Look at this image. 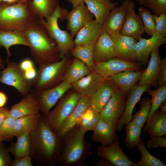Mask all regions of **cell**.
Returning <instances> with one entry per match:
<instances>
[{
  "label": "cell",
  "mask_w": 166,
  "mask_h": 166,
  "mask_svg": "<svg viewBox=\"0 0 166 166\" xmlns=\"http://www.w3.org/2000/svg\"><path fill=\"white\" fill-rule=\"evenodd\" d=\"M114 57V47L112 39L109 35L102 31L94 47V62L105 61Z\"/></svg>",
  "instance_id": "obj_23"
},
{
  "label": "cell",
  "mask_w": 166,
  "mask_h": 166,
  "mask_svg": "<svg viewBox=\"0 0 166 166\" xmlns=\"http://www.w3.org/2000/svg\"><path fill=\"white\" fill-rule=\"evenodd\" d=\"M105 79L99 74L92 70L87 75L72 83V88L81 96L90 98Z\"/></svg>",
  "instance_id": "obj_22"
},
{
  "label": "cell",
  "mask_w": 166,
  "mask_h": 166,
  "mask_svg": "<svg viewBox=\"0 0 166 166\" xmlns=\"http://www.w3.org/2000/svg\"><path fill=\"white\" fill-rule=\"evenodd\" d=\"M9 116V110L3 107L0 108V127L6 119Z\"/></svg>",
  "instance_id": "obj_51"
},
{
  "label": "cell",
  "mask_w": 166,
  "mask_h": 166,
  "mask_svg": "<svg viewBox=\"0 0 166 166\" xmlns=\"http://www.w3.org/2000/svg\"><path fill=\"white\" fill-rule=\"evenodd\" d=\"M27 2L0 5V30L24 31L36 17Z\"/></svg>",
  "instance_id": "obj_4"
},
{
  "label": "cell",
  "mask_w": 166,
  "mask_h": 166,
  "mask_svg": "<svg viewBox=\"0 0 166 166\" xmlns=\"http://www.w3.org/2000/svg\"><path fill=\"white\" fill-rule=\"evenodd\" d=\"M41 116L40 113L22 117L15 120L14 136L30 133L36 128Z\"/></svg>",
  "instance_id": "obj_33"
},
{
  "label": "cell",
  "mask_w": 166,
  "mask_h": 166,
  "mask_svg": "<svg viewBox=\"0 0 166 166\" xmlns=\"http://www.w3.org/2000/svg\"><path fill=\"white\" fill-rule=\"evenodd\" d=\"M87 6L95 17V21L102 24L118 3L110 0H85Z\"/></svg>",
  "instance_id": "obj_28"
},
{
  "label": "cell",
  "mask_w": 166,
  "mask_h": 166,
  "mask_svg": "<svg viewBox=\"0 0 166 166\" xmlns=\"http://www.w3.org/2000/svg\"><path fill=\"white\" fill-rule=\"evenodd\" d=\"M155 0H137L139 4L141 5H144L145 4L154 1Z\"/></svg>",
  "instance_id": "obj_57"
},
{
  "label": "cell",
  "mask_w": 166,
  "mask_h": 166,
  "mask_svg": "<svg viewBox=\"0 0 166 166\" xmlns=\"http://www.w3.org/2000/svg\"><path fill=\"white\" fill-rule=\"evenodd\" d=\"M72 88L71 84L64 80L58 85L49 88L35 91L36 97L40 111L46 118L51 109L61 97L69 90Z\"/></svg>",
  "instance_id": "obj_9"
},
{
  "label": "cell",
  "mask_w": 166,
  "mask_h": 166,
  "mask_svg": "<svg viewBox=\"0 0 166 166\" xmlns=\"http://www.w3.org/2000/svg\"><path fill=\"white\" fill-rule=\"evenodd\" d=\"M72 61L68 53L60 60L38 65L36 77L32 81L33 89L39 91L49 89L64 80L65 72Z\"/></svg>",
  "instance_id": "obj_5"
},
{
  "label": "cell",
  "mask_w": 166,
  "mask_h": 166,
  "mask_svg": "<svg viewBox=\"0 0 166 166\" xmlns=\"http://www.w3.org/2000/svg\"><path fill=\"white\" fill-rule=\"evenodd\" d=\"M144 71V70L126 71L114 75L108 79L127 96L131 89L139 81Z\"/></svg>",
  "instance_id": "obj_25"
},
{
  "label": "cell",
  "mask_w": 166,
  "mask_h": 166,
  "mask_svg": "<svg viewBox=\"0 0 166 166\" xmlns=\"http://www.w3.org/2000/svg\"><path fill=\"white\" fill-rule=\"evenodd\" d=\"M125 93L117 89L100 112V119L109 124L116 131L119 120L124 110L126 99Z\"/></svg>",
  "instance_id": "obj_10"
},
{
  "label": "cell",
  "mask_w": 166,
  "mask_h": 166,
  "mask_svg": "<svg viewBox=\"0 0 166 166\" xmlns=\"http://www.w3.org/2000/svg\"><path fill=\"white\" fill-rule=\"evenodd\" d=\"M7 65L0 71V82L15 89L24 96L32 90V82L27 80L20 69L18 63L10 60Z\"/></svg>",
  "instance_id": "obj_8"
},
{
  "label": "cell",
  "mask_w": 166,
  "mask_h": 166,
  "mask_svg": "<svg viewBox=\"0 0 166 166\" xmlns=\"http://www.w3.org/2000/svg\"><path fill=\"white\" fill-rule=\"evenodd\" d=\"M18 65L23 72L35 67L34 61L29 58H25L22 59L18 63Z\"/></svg>",
  "instance_id": "obj_49"
},
{
  "label": "cell",
  "mask_w": 166,
  "mask_h": 166,
  "mask_svg": "<svg viewBox=\"0 0 166 166\" xmlns=\"http://www.w3.org/2000/svg\"><path fill=\"white\" fill-rule=\"evenodd\" d=\"M24 97L9 110V115L17 119L25 116L40 113V109L34 91Z\"/></svg>",
  "instance_id": "obj_21"
},
{
  "label": "cell",
  "mask_w": 166,
  "mask_h": 166,
  "mask_svg": "<svg viewBox=\"0 0 166 166\" xmlns=\"http://www.w3.org/2000/svg\"><path fill=\"white\" fill-rule=\"evenodd\" d=\"M151 87L148 85H136L131 89L126 100L124 111L117 126L116 131H121L124 125L127 124L132 121L135 106L143 94L150 89Z\"/></svg>",
  "instance_id": "obj_16"
},
{
  "label": "cell",
  "mask_w": 166,
  "mask_h": 166,
  "mask_svg": "<svg viewBox=\"0 0 166 166\" xmlns=\"http://www.w3.org/2000/svg\"><path fill=\"white\" fill-rule=\"evenodd\" d=\"M67 12L66 9L61 7L59 4L47 19H40L49 36L55 42L60 59L75 47L73 38L67 31L61 29L58 23L59 19L62 20L65 18Z\"/></svg>",
  "instance_id": "obj_6"
},
{
  "label": "cell",
  "mask_w": 166,
  "mask_h": 166,
  "mask_svg": "<svg viewBox=\"0 0 166 166\" xmlns=\"http://www.w3.org/2000/svg\"><path fill=\"white\" fill-rule=\"evenodd\" d=\"M17 45L29 47V42L23 31L0 30V48L3 47L6 50V62L9 60L11 56L10 47Z\"/></svg>",
  "instance_id": "obj_27"
},
{
  "label": "cell",
  "mask_w": 166,
  "mask_h": 166,
  "mask_svg": "<svg viewBox=\"0 0 166 166\" xmlns=\"http://www.w3.org/2000/svg\"><path fill=\"white\" fill-rule=\"evenodd\" d=\"M71 3L73 6V8H75L83 2H84L85 0H67Z\"/></svg>",
  "instance_id": "obj_55"
},
{
  "label": "cell",
  "mask_w": 166,
  "mask_h": 166,
  "mask_svg": "<svg viewBox=\"0 0 166 166\" xmlns=\"http://www.w3.org/2000/svg\"><path fill=\"white\" fill-rule=\"evenodd\" d=\"M30 0H0V5H11L28 2Z\"/></svg>",
  "instance_id": "obj_52"
},
{
  "label": "cell",
  "mask_w": 166,
  "mask_h": 166,
  "mask_svg": "<svg viewBox=\"0 0 166 166\" xmlns=\"http://www.w3.org/2000/svg\"><path fill=\"white\" fill-rule=\"evenodd\" d=\"M116 131L109 124L100 119L93 131L92 139L93 142L107 146L112 144L118 137Z\"/></svg>",
  "instance_id": "obj_29"
},
{
  "label": "cell",
  "mask_w": 166,
  "mask_h": 166,
  "mask_svg": "<svg viewBox=\"0 0 166 166\" xmlns=\"http://www.w3.org/2000/svg\"><path fill=\"white\" fill-rule=\"evenodd\" d=\"M30 134L31 150L39 154L43 163L51 166L58 162L63 138L50 128L45 117H40L36 128Z\"/></svg>",
  "instance_id": "obj_2"
},
{
  "label": "cell",
  "mask_w": 166,
  "mask_h": 166,
  "mask_svg": "<svg viewBox=\"0 0 166 166\" xmlns=\"http://www.w3.org/2000/svg\"><path fill=\"white\" fill-rule=\"evenodd\" d=\"M117 89V87L111 80L105 79L94 93L89 98L90 108L94 111L100 113L103 107Z\"/></svg>",
  "instance_id": "obj_20"
},
{
  "label": "cell",
  "mask_w": 166,
  "mask_h": 166,
  "mask_svg": "<svg viewBox=\"0 0 166 166\" xmlns=\"http://www.w3.org/2000/svg\"><path fill=\"white\" fill-rule=\"evenodd\" d=\"M96 41L83 45L75 47L69 51L74 57L77 58L82 61L91 71L93 70L94 65L93 59V53L94 47Z\"/></svg>",
  "instance_id": "obj_35"
},
{
  "label": "cell",
  "mask_w": 166,
  "mask_h": 166,
  "mask_svg": "<svg viewBox=\"0 0 166 166\" xmlns=\"http://www.w3.org/2000/svg\"><path fill=\"white\" fill-rule=\"evenodd\" d=\"M93 14L83 2L78 6L73 8L66 14L65 18L67 20V29L73 38L78 32L89 21L93 19Z\"/></svg>",
  "instance_id": "obj_12"
},
{
  "label": "cell",
  "mask_w": 166,
  "mask_h": 166,
  "mask_svg": "<svg viewBox=\"0 0 166 166\" xmlns=\"http://www.w3.org/2000/svg\"><path fill=\"white\" fill-rule=\"evenodd\" d=\"M129 0H125L121 6L113 9L101 24L102 31L110 36L121 34Z\"/></svg>",
  "instance_id": "obj_13"
},
{
  "label": "cell",
  "mask_w": 166,
  "mask_h": 166,
  "mask_svg": "<svg viewBox=\"0 0 166 166\" xmlns=\"http://www.w3.org/2000/svg\"><path fill=\"white\" fill-rule=\"evenodd\" d=\"M138 12L143 22L144 32L151 36L157 32L152 14L149 10L143 7L139 8Z\"/></svg>",
  "instance_id": "obj_41"
},
{
  "label": "cell",
  "mask_w": 166,
  "mask_h": 166,
  "mask_svg": "<svg viewBox=\"0 0 166 166\" xmlns=\"http://www.w3.org/2000/svg\"><path fill=\"white\" fill-rule=\"evenodd\" d=\"M11 166H33L31 157L28 155L12 160Z\"/></svg>",
  "instance_id": "obj_48"
},
{
  "label": "cell",
  "mask_w": 166,
  "mask_h": 166,
  "mask_svg": "<svg viewBox=\"0 0 166 166\" xmlns=\"http://www.w3.org/2000/svg\"><path fill=\"white\" fill-rule=\"evenodd\" d=\"M16 119L10 115L7 117L0 127V135L6 140L14 136Z\"/></svg>",
  "instance_id": "obj_42"
},
{
  "label": "cell",
  "mask_w": 166,
  "mask_h": 166,
  "mask_svg": "<svg viewBox=\"0 0 166 166\" xmlns=\"http://www.w3.org/2000/svg\"><path fill=\"white\" fill-rule=\"evenodd\" d=\"M102 32L101 25L92 19L78 32L74 40L75 47L96 41Z\"/></svg>",
  "instance_id": "obj_26"
},
{
  "label": "cell",
  "mask_w": 166,
  "mask_h": 166,
  "mask_svg": "<svg viewBox=\"0 0 166 166\" xmlns=\"http://www.w3.org/2000/svg\"><path fill=\"white\" fill-rule=\"evenodd\" d=\"M146 122L143 131L147 132L150 138L166 135V113L158 109L153 113Z\"/></svg>",
  "instance_id": "obj_30"
},
{
  "label": "cell",
  "mask_w": 166,
  "mask_h": 166,
  "mask_svg": "<svg viewBox=\"0 0 166 166\" xmlns=\"http://www.w3.org/2000/svg\"><path fill=\"white\" fill-rule=\"evenodd\" d=\"M113 165L109 161L107 160L101 158V160L95 166H111Z\"/></svg>",
  "instance_id": "obj_54"
},
{
  "label": "cell",
  "mask_w": 166,
  "mask_h": 166,
  "mask_svg": "<svg viewBox=\"0 0 166 166\" xmlns=\"http://www.w3.org/2000/svg\"><path fill=\"white\" fill-rule=\"evenodd\" d=\"M159 108L160 109L161 111L166 113V100L161 103L159 107Z\"/></svg>",
  "instance_id": "obj_56"
},
{
  "label": "cell",
  "mask_w": 166,
  "mask_h": 166,
  "mask_svg": "<svg viewBox=\"0 0 166 166\" xmlns=\"http://www.w3.org/2000/svg\"><path fill=\"white\" fill-rule=\"evenodd\" d=\"M100 118V113L89 108L83 115L78 126L85 133L88 131H93Z\"/></svg>",
  "instance_id": "obj_38"
},
{
  "label": "cell",
  "mask_w": 166,
  "mask_h": 166,
  "mask_svg": "<svg viewBox=\"0 0 166 166\" xmlns=\"http://www.w3.org/2000/svg\"><path fill=\"white\" fill-rule=\"evenodd\" d=\"M9 149L0 145V166H11L12 160Z\"/></svg>",
  "instance_id": "obj_46"
},
{
  "label": "cell",
  "mask_w": 166,
  "mask_h": 166,
  "mask_svg": "<svg viewBox=\"0 0 166 166\" xmlns=\"http://www.w3.org/2000/svg\"><path fill=\"white\" fill-rule=\"evenodd\" d=\"M151 57L148 62V66L144 70L138 85H148L154 87L157 86V82L160 69L161 59L159 48L154 50L151 53Z\"/></svg>",
  "instance_id": "obj_24"
},
{
  "label": "cell",
  "mask_w": 166,
  "mask_h": 166,
  "mask_svg": "<svg viewBox=\"0 0 166 166\" xmlns=\"http://www.w3.org/2000/svg\"><path fill=\"white\" fill-rule=\"evenodd\" d=\"M3 140H4L2 137L0 135V145L1 144V143L2 142Z\"/></svg>",
  "instance_id": "obj_59"
},
{
  "label": "cell",
  "mask_w": 166,
  "mask_h": 166,
  "mask_svg": "<svg viewBox=\"0 0 166 166\" xmlns=\"http://www.w3.org/2000/svg\"><path fill=\"white\" fill-rule=\"evenodd\" d=\"M71 89L61 97L55 108L45 118L49 125L56 132L72 113L81 97L74 90Z\"/></svg>",
  "instance_id": "obj_7"
},
{
  "label": "cell",
  "mask_w": 166,
  "mask_h": 166,
  "mask_svg": "<svg viewBox=\"0 0 166 166\" xmlns=\"http://www.w3.org/2000/svg\"><path fill=\"white\" fill-rule=\"evenodd\" d=\"M135 45L136 60L141 64L148 63V57L152 52L166 43V38L160 33H154L149 39L140 38Z\"/></svg>",
  "instance_id": "obj_14"
},
{
  "label": "cell",
  "mask_w": 166,
  "mask_h": 166,
  "mask_svg": "<svg viewBox=\"0 0 166 166\" xmlns=\"http://www.w3.org/2000/svg\"><path fill=\"white\" fill-rule=\"evenodd\" d=\"M137 148L141 155V159L134 164V166H166L160 160L153 156L148 151L141 139Z\"/></svg>",
  "instance_id": "obj_37"
},
{
  "label": "cell",
  "mask_w": 166,
  "mask_h": 166,
  "mask_svg": "<svg viewBox=\"0 0 166 166\" xmlns=\"http://www.w3.org/2000/svg\"><path fill=\"white\" fill-rule=\"evenodd\" d=\"M158 147L166 148L165 135L151 137L146 143V148H156Z\"/></svg>",
  "instance_id": "obj_45"
},
{
  "label": "cell",
  "mask_w": 166,
  "mask_h": 166,
  "mask_svg": "<svg viewBox=\"0 0 166 166\" xmlns=\"http://www.w3.org/2000/svg\"><path fill=\"white\" fill-rule=\"evenodd\" d=\"M7 101L6 95L4 92L0 91V108H3L6 104Z\"/></svg>",
  "instance_id": "obj_53"
},
{
  "label": "cell",
  "mask_w": 166,
  "mask_h": 166,
  "mask_svg": "<svg viewBox=\"0 0 166 166\" xmlns=\"http://www.w3.org/2000/svg\"><path fill=\"white\" fill-rule=\"evenodd\" d=\"M140 109L133 116L132 121L142 128L147 121L151 110V102L149 98H144L140 102Z\"/></svg>",
  "instance_id": "obj_40"
},
{
  "label": "cell",
  "mask_w": 166,
  "mask_h": 166,
  "mask_svg": "<svg viewBox=\"0 0 166 166\" xmlns=\"http://www.w3.org/2000/svg\"><path fill=\"white\" fill-rule=\"evenodd\" d=\"M148 94L151 96V108L147 121L150 118L153 113L158 109L160 105L166 100V84L154 90L151 89L147 91Z\"/></svg>",
  "instance_id": "obj_39"
},
{
  "label": "cell",
  "mask_w": 166,
  "mask_h": 166,
  "mask_svg": "<svg viewBox=\"0 0 166 166\" xmlns=\"http://www.w3.org/2000/svg\"><path fill=\"white\" fill-rule=\"evenodd\" d=\"M58 0H30L27 2L31 12L39 19H47L54 11Z\"/></svg>",
  "instance_id": "obj_31"
},
{
  "label": "cell",
  "mask_w": 166,
  "mask_h": 166,
  "mask_svg": "<svg viewBox=\"0 0 166 166\" xmlns=\"http://www.w3.org/2000/svg\"><path fill=\"white\" fill-rule=\"evenodd\" d=\"M97 154L116 166H134V163L130 160L120 147L117 138L110 145H101L97 147Z\"/></svg>",
  "instance_id": "obj_15"
},
{
  "label": "cell",
  "mask_w": 166,
  "mask_h": 166,
  "mask_svg": "<svg viewBox=\"0 0 166 166\" xmlns=\"http://www.w3.org/2000/svg\"><path fill=\"white\" fill-rule=\"evenodd\" d=\"M144 33V26L141 18L135 11L133 1L129 0L121 34L138 40L142 38Z\"/></svg>",
  "instance_id": "obj_17"
},
{
  "label": "cell",
  "mask_w": 166,
  "mask_h": 166,
  "mask_svg": "<svg viewBox=\"0 0 166 166\" xmlns=\"http://www.w3.org/2000/svg\"><path fill=\"white\" fill-rule=\"evenodd\" d=\"M144 6L152 10L155 15L166 13V0H155L146 3Z\"/></svg>",
  "instance_id": "obj_44"
},
{
  "label": "cell",
  "mask_w": 166,
  "mask_h": 166,
  "mask_svg": "<svg viewBox=\"0 0 166 166\" xmlns=\"http://www.w3.org/2000/svg\"><path fill=\"white\" fill-rule=\"evenodd\" d=\"M16 142L8 149L15 159L30 155L31 153V142L30 133H24L17 136Z\"/></svg>",
  "instance_id": "obj_34"
},
{
  "label": "cell",
  "mask_w": 166,
  "mask_h": 166,
  "mask_svg": "<svg viewBox=\"0 0 166 166\" xmlns=\"http://www.w3.org/2000/svg\"><path fill=\"white\" fill-rule=\"evenodd\" d=\"M126 125V135L124 140L125 145L129 150H131L137 145L141 139L142 128L136 125L132 120Z\"/></svg>",
  "instance_id": "obj_36"
},
{
  "label": "cell",
  "mask_w": 166,
  "mask_h": 166,
  "mask_svg": "<svg viewBox=\"0 0 166 166\" xmlns=\"http://www.w3.org/2000/svg\"><path fill=\"white\" fill-rule=\"evenodd\" d=\"M90 107L89 98L81 96L72 113L57 132L58 135L63 137L69 132L78 126L83 115Z\"/></svg>",
  "instance_id": "obj_19"
},
{
  "label": "cell",
  "mask_w": 166,
  "mask_h": 166,
  "mask_svg": "<svg viewBox=\"0 0 166 166\" xmlns=\"http://www.w3.org/2000/svg\"><path fill=\"white\" fill-rule=\"evenodd\" d=\"M110 36L113 44L115 57L136 61L135 45L137 41L136 39L121 34Z\"/></svg>",
  "instance_id": "obj_18"
},
{
  "label": "cell",
  "mask_w": 166,
  "mask_h": 166,
  "mask_svg": "<svg viewBox=\"0 0 166 166\" xmlns=\"http://www.w3.org/2000/svg\"><path fill=\"white\" fill-rule=\"evenodd\" d=\"M155 22L157 32L166 37V13H161L159 15L152 14Z\"/></svg>",
  "instance_id": "obj_43"
},
{
  "label": "cell",
  "mask_w": 166,
  "mask_h": 166,
  "mask_svg": "<svg viewBox=\"0 0 166 166\" xmlns=\"http://www.w3.org/2000/svg\"><path fill=\"white\" fill-rule=\"evenodd\" d=\"M85 133L77 126L63 138L58 163L61 166H86L91 152V144L85 138Z\"/></svg>",
  "instance_id": "obj_3"
},
{
  "label": "cell",
  "mask_w": 166,
  "mask_h": 166,
  "mask_svg": "<svg viewBox=\"0 0 166 166\" xmlns=\"http://www.w3.org/2000/svg\"><path fill=\"white\" fill-rule=\"evenodd\" d=\"M37 71L35 67H34L23 73L25 78L28 81L32 82L36 77Z\"/></svg>",
  "instance_id": "obj_50"
},
{
  "label": "cell",
  "mask_w": 166,
  "mask_h": 166,
  "mask_svg": "<svg viewBox=\"0 0 166 166\" xmlns=\"http://www.w3.org/2000/svg\"><path fill=\"white\" fill-rule=\"evenodd\" d=\"M91 71L82 61L74 57L66 70L64 79L71 84L87 75Z\"/></svg>",
  "instance_id": "obj_32"
},
{
  "label": "cell",
  "mask_w": 166,
  "mask_h": 166,
  "mask_svg": "<svg viewBox=\"0 0 166 166\" xmlns=\"http://www.w3.org/2000/svg\"><path fill=\"white\" fill-rule=\"evenodd\" d=\"M4 68V61L0 55V69L2 70Z\"/></svg>",
  "instance_id": "obj_58"
},
{
  "label": "cell",
  "mask_w": 166,
  "mask_h": 166,
  "mask_svg": "<svg viewBox=\"0 0 166 166\" xmlns=\"http://www.w3.org/2000/svg\"><path fill=\"white\" fill-rule=\"evenodd\" d=\"M29 44L30 54L38 65L59 60L55 42L36 16L23 31Z\"/></svg>",
  "instance_id": "obj_1"
},
{
  "label": "cell",
  "mask_w": 166,
  "mask_h": 166,
  "mask_svg": "<svg viewBox=\"0 0 166 166\" xmlns=\"http://www.w3.org/2000/svg\"><path fill=\"white\" fill-rule=\"evenodd\" d=\"M166 84V57L161 59L160 72L157 82V86L159 87Z\"/></svg>",
  "instance_id": "obj_47"
},
{
  "label": "cell",
  "mask_w": 166,
  "mask_h": 166,
  "mask_svg": "<svg viewBox=\"0 0 166 166\" xmlns=\"http://www.w3.org/2000/svg\"><path fill=\"white\" fill-rule=\"evenodd\" d=\"M93 70L105 79L120 73L141 70V64L136 61H127L114 57L105 61L95 62Z\"/></svg>",
  "instance_id": "obj_11"
}]
</instances>
